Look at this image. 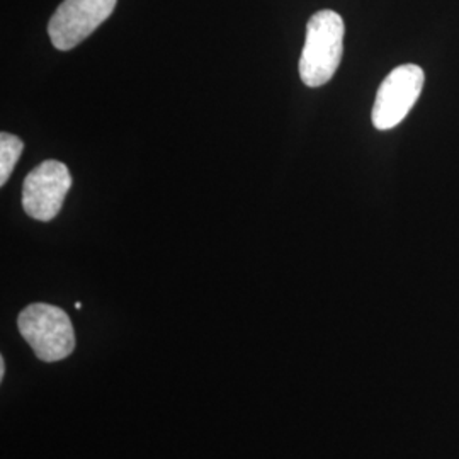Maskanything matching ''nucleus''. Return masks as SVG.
Wrapping results in <instances>:
<instances>
[{
	"mask_svg": "<svg viewBox=\"0 0 459 459\" xmlns=\"http://www.w3.org/2000/svg\"><path fill=\"white\" fill-rule=\"evenodd\" d=\"M117 0H64L49 19L48 34L53 47L68 51L113 14Z\"/></svg>",
	"mask_w": 459,
	"mask_h": 459,
	"instance_id": "nucleus-4",
	"label": "nucleus"
},
{
	"mask_svg": "<svg viewBox=\"0 0 459 459\" xmlns=\"http://www.w3.org/2000/svg\"><path fill=\"white\" fill-rule=\"evenodd\" d=\"M344 21L324 9L307 24V39L299 58V77L308 87H320L335 75L344 53Z\"/></svg>",
	"mask_w": 459,
	"mask_h": 459,
	"instance_id": "nucleus-1",
	"label": "nucleus"
},
{
	"mask_svg": "<svg viewBox=\"0 0 459 459\" xmlns=\"http://www.w3.org/2000/svg\"><path fill=\"white\" fill-rule=\"evenodd\" d=\"M70 187L68 167L58 160H45L24 179L22 208L34 220L49 221L62 210Z\"/></svg>",
	"mask_w": 459,
	"mask_h": 459,
	"instance_id": "nucleus-5",
	"label": "nucleus"
},
{
	"mask_svg": "<svg viewBox=\"0 0 459 459\" xmlns=\"http://www.w3.org/2000/svg\"><path fill=\"white\" fill-rule=\"evenodd\" d=\"M426 74L422 66L407 64L394 68L377 89L371 113L375 128L386 132L398 126L420 98Z\"/></svg>",
	"mask_w": 459,
	"mask_h": 459,
	"instance_id": "nucleus-3",
	"label": "nucleus"
},
{
	"mask_svg": "<svg viewBox=\"0 0 459 459\" xmlns=\"http://www.w3.org/2000/svg\"><path fill=\"white\" fill-rule=\"evenodd\" d=\"M5 377V361H4V358L0 359V379H4Z\"/></svg>",
	"mask_w": 459,
	"mask_h": 459,
	"instance_id": "nucleus-7",
	"label": "nucleus"
},
{
	"mask_svg": "<svg viewBox=\"0 0 459 459\" xmlns=\"http://www.w3.org/2000/svg\"><path fill=\"white\" fill-rule=\"evenodd\" d=\"M22 150L24 143L19 136L13 133H0V186H5L9 181Z\"/></svg>",
	"mask_w": 459,
	"mask_h": 459,
	"instance_id": "nucleus-6",
	"label": "nucleus"
},
{
	"mask_svg": "<svg viewBox=\"0 0 459 459\" xmlns=\"http://www.w3.org/2000/svg\"><path fill=\"white\" fill-rule=\"evenodd\" d=\"M17 328L41 361H62L75 349L72 320L58 307L47 303H33L26 307L19 313Z\"/></svg>",
	"mask_w": 459,
	"mask_h": 459,
	"instance_id": "nucleus-2",
	"label": "nucleus"
}]
</instances>
